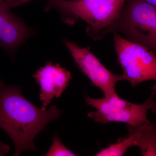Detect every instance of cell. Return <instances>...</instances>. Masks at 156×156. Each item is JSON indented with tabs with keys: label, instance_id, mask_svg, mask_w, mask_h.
Listing matches in <instances>:
<instances>
[{
	"label": "cell",
	"instance_id": "obj_5",
	"mask_svg": "<svg viewBox=\"0 0 156 156\" xmlns=\"http://www.w3.org/2000/svg\"><path fill=\"white\" fill-rule=\"evenodd\" d=\"M156 94L152 91L151 96L144 103L136 104L123 99L118 95L112 97L92 98L87 96L86 102L97 111L89 112L87 116L95 122L107 124L111 122L139 125L149 121L147 113L155 100Z\"/></svg>",
	"mask_w": 156,
	"mask_h": 156
},
{
	"label": "cell",
	"instance_id": "obj_4",
	"mask_svg": "<svg viewBox=\"0 0 156 156\" xmlns=\"http://www.w3.org/2000/svg\"><path fill=\"white\" fill-rule=\"evenodd\" d=\"M117 60L123 74L133 87L146 81L156 82V55L145 46L114 34Z\"/></svg>",
	"mask_w": 156,
	"mask_h": 156
},
{
	"label": "cell",
	"instance_id": "obj_13",
	"mask_svg": "<svg viewBox=\"0 0 156 156\" xmlns=\"http://www.w3.org/2000/svg\"><path fill=\"white\" fill-rule=\"evenodd\" d=\"M149 4L156 7V0H144Z\"/></svg>",
	"mask_w": 156,
	"mask_h": 156
},
{
	"label": "cell",
	"instance_id": "obj_9",
	"mask_svg": "<svg viewBox=\"0 0 156 156\" xmlns=\"http://www.w3.org/2000/svg\"><path fill=\"white\" fill-rule=\"evenodd\" d=\"M128 134L118 140L123 150L136 146L144 156H156V124L147 122L139 125H127Z\"/></svg>",
	"mask_w": 156,
	"mask_h": 156
},
{
	"label": "cell",
	"instance_id": "obj_12",
	"mask_svg": "<svg viewBox=\"0 0 156 156\" xmlns=\"http://www.w3.org/2000/svg\"><path fill=\"white\" fill-rule=\"evenodd\" d=\"M151 89L152 91L155 92L156 95V83L153 86H152L151 87ZM150 110L154 114L156 115V100H155L154 102L153 105L152 106Z\"/></svg>",
	"mask_w": 156,
	"mask_h": 156
},
{
	"label": "cell",
	"instance_id": "obj_2",
	"mask_svg": "<svg viewBox=\"0 0 156 156\" xmlns=\"http://www.w3.org/2000/svg\"><path fill=\"white\" fill-rule=\"evenodd\" d=\"M127 0H48L45 11L55 10L66 25L78 20L87 24L86 33L94 41L119 17Z\"/></svg>",
	"mask_w": 156,
	"mask_h": 156
},
{
	"label": "cell",
	"instance_id": "obj_7",
	"mask_svg": "<svg viewBox=\"0 0 156 156\" xmlns=\"http://www.w3.org/2000/svg\"><path fill=\"white\" fill-rule=\"evenodd\" d=\"M10 9L6 0H0V48L13 60L19 47L35 32Z\"/></svg>",
	"mask_w": 156,
	"mask_h": 156
},
{
	"label": "cell",
	"instance_id": "obj_11",
	"mask_svg": "<svg viewBox=\"0 0 156 156\" xmlns=\"http://www.w3.org/2000/svg\"><path fill=\"white\" fill-rule=\"evenodd\" d=\"M33 0H6V2L10 9L17 8Z\"/></svg>",
	"mask_w": 156,
	"mask_h": 156
},
{
	"label": "cell",
	"instance_id": "obj_1",
	"mask_svg": "<svg viewBox=\"0 0 156 156\" xmlns=\"http://www.w3.org/2000/svg\"><path fill=\"white\" fill-rule=\"evenodd\" d=\"M18 86H8L0 80V128L14 142V156L36 149L34 140L46 126L58 119L62 112L56 105L43 110L23 95Z\"/></svg>",
	"mask_w": 156,
	"mask_h": 156
},
{
	"label": "cell",
	"instance_id": "obj_6",
	"mask_svg": "<svg viewBox=\"0 0 156 156\" xmlns=\"http://www.w3.org/2000/svg\"><path fill=\"white\" fill-rule=\"evenodd\" d=\"M63 42L79 68L93 85L101 90L105 97L117 95L116 85L119 81L126 80L124 75H115L108 70L89 48H81L66 39H63Z\"/></svg>",
	"mask_w": 156,
	"mask_h": 156
},
{
	"label": "cell",
	"instance_id": "obj_8",
	"mask_svg": "<svg viewBox=\"0 0 156 156\" xmlns=\"http://www.w3.org/2000/svg\"><path fill=\"white\" fill-rule=\"evenodd\" d=\"M33 76L40 85V99L43 110H46L54 98L61 96L72 78L69 71L61 67L59 63L54 65L51 61L47 62Z\"/></svg>",
	"mask_w": 156,
	"mask_h": 156
},
{
	"label": "cell",
	"instance_id": "obj_3",
	"mask_svg": "<svg viewBox=\"0 0 156 156\" xmlns=\"http://www.w3.org/2000/svg\"><path fill=\"white\" fill-rule=\"evenodd\" d=\"M110 33L122 34L156 55V7L144 0H127L118 19L103 31L101 39Z\"/></svg>",
	"mask_w": 156,
	"mask_h": 156
},
{
	"label": "cell",
	"instance_id": "obj_10",
	"mask_svg": "<svg viewBox=\"0 0 156 156\" xmlns=\"http://www.w3.org/2000/svg\"><path fill=\"white\" fill-rule=\"evenodd\" d=\"M77 155L68 149L61 142L56 133H55L53 137V143L50 149L45 156H74Z\"/></svg>",
	"mask_w": 156,
	"mask_h": 156
}]
</instances>
